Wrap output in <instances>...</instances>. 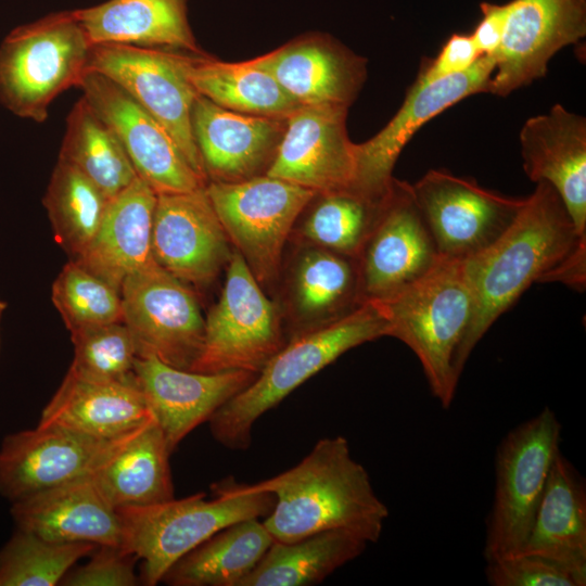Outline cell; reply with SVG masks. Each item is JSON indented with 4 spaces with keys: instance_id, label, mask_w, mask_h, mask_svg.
<instances>
[{
    "instance_id": "obj_18",
    "label": "cell",
    "mask_w": 586,
    "mask_h": 586,
    "mask_svg": "<svg viewBox=\"0 0 586 586\" xmlns=\"http://www.w3.org/2000/svg\"><path fill=\"white\" fill-rule=\"evenodd\" d=\"M205 187L157 194L152 255L187 284L207 285L227 267L234 250Z\"/></svg>"
},
{
    "instance_id": "obj_34",
    "label": "cell",
    "mask_w": 586,
    "mask_h": 586,
    "mask_svg": "<svg viewBox=\"0 0 586 586\" xmlns=\"http://www.w3.org/2000/svg\"><path fill=\"white\" fill-rule=\"evenodd\" d=\"M58 158L79 170L109 200L138 177L112 128L82 97L67 115Z\"/></svg>"
},
{
    "instance_id": "obj_33",
    "label": "cell",
    "mask_w": 586,
    "mask_h": 586,
    "mask_svg": "<svg viewBox=\"0 0 586 586\" xmlns=\"http://www.w3.org/2000/svg\"><path fill=\"white\" fill-rule=\"evenodd\" d=\"M196 92L217 105L244 114L286 118L298 105L276 79L252 61L228 63L183 55Z\"/></svg>"
},
{
    "instance_id": "obj_21",
    "label": "cell",
    "mask_w": 586,
    "mask_h": 586,
    "mask_svg": "<svg viewBox=\"0 0 586 586\" xmlns=\"http://www.w3.org/2000/svg\"><path fill=\"white\" fill-rule=\"evenodd\" d=\"M191 128L207 180L239 182L266 175L285 118L234 112L198 94Z\"/></svg>"
},
{
    "instance_id": "obj_19",
    "label": "cell",
    "mask_w": 586,
    "mask_h": 586,
    "mask_svg": "<svg viewBox=\"0 0 586 586\" xmlns=\"http://www.w3.org/2000/svg\"><path fill=\"white\" fill-rule=\"evenodd\" d=\"M347 109L301 105L293 111L266 175L316 193L352 188L356 143L347 135Z\"/></svg>"
},
{
    "instance_id": "obj_11",
    "label": "cell",
    "mask_w": 586,
    "mask_h": 586,
    "mask_svg": "<svg viewBox=\"0 0 586 586\" xmlns=\"http://www.w3.org/2000/svg\"><path fill=\"white\" fill-rule=\"evenodd\" d=\"M411 190L441 257L460 262L491 246L514 221L525 200L444 169L429 170Z\"/></svg>"
},
{
    "instance_id": "obj_43",
    "label": "cell",
    "mask_w": 586,
    "mask_h": 586,
    "mask_svg": "<svg viewBox=\"0 0 586 586\" xmlns=\"http://www.w3.org/2000/svg\"><path fill=\"white\" fill-rule=\"evenodd\" d=\"M480 8L482 20L470 35L481 55H493L502 39L508 11L507 3L482 2Z\"/></svg>"
},
{
    "instance_id": "obj_27",
    "label": "cell",
    "mask_w": 586,
    "mask_h": 586,
    "mask_svg": "<svg viewBox=\"0 0 586 586\" xmlns=\"http://www.w3.org/2000/svg\"><path fill=\"white\" fill-rule=\"evenodd\" d=\"M153 419L137 379L94 381L69 372L43 408L39 423L101 440L124 436Z\"/></svg>"
},
{
    "instance_id": "obj_15",
    "label": "cell",
    "mask_w": 586,
    "mask_h": 586,
    "mask_svg": "<svg viewBox=\"0 0 586 586\" xmlns=\"http://www.w3.org/2000/svg\"><path fill=\"white\" fill-rule=\"evenodd\" d=\"M495 71L493 55H481L469 68L425 85L413 82L387 125L371 139L355 144L353 189L373 199L391 192L392 171L405 145L430 119L480 92H488Z\"/></svg>"
},
{
    "instance_id": "obj_5",
    "label": "cell",
    "mask_w": 586,
    "mask_h": 586,
    "mask_svg": "<svg viewBox=\"0 0 586 586\" xmlns=\"http://www.w3.org/2000/svg\"><path fill=\"white\" fill-rule=\"evenodd\" d=\"M374 303L387 320V336L398 339L415 353L432 394L448 408L460 379L455 360L473 316V296L462 262L442 258L415 284Z\"/></svg>"
},
{
    "instance_id": "obj_8",
    "label": "cell",
    "mask_w": 586,
    "mask_h": 586,
    "mask_svg": "<svg viewBox=\"0 0 586 586\" xmlns=\"http://www.w3.org/2000/svg\"><path fill=\"white\" fill-rule=\"evenodd\" d=\"M212 205L230 240L259 284L280 276L286 241L315 191L262 175L239 182L208 181Z\"/></svg>"
},
{
    "instance_id": "obj_22",
    "label": "cell",
    "mask_w": 586,
    "mask_h": 586,
    "mask_svg": "<svg viewBox=\"0 0 586 586\" xmlns=\"http://www.w3.org/2000/svg\"><path fill=\"white\" fill-rule=\"evenodd\" d=\"M523 168L560 195L581 235H586V119L555 104L530 117L519 135Z\"/></svg>"
},
{
    "instance_id": "obj_28",
    "label": "cell",
    "mask_w": 586,
    "mask_h": 586,
    "mask_svg": "<svg viewBox=\"0 0 586 586\" xmlns=\"http://www.w3.org/2000/svg\"><path fill=\"white\" fill-rule=\"evenodd\" d=\"M170 455L153 418L123 436L91 476L116 509L162 504L175 498Z\"/></svg>"
},
{
    "instance_id": "obj_1",
    "label": "cell",
    "mask_w": 586,
    "mask_h": 586,
    "mask_svg": "<svg viewBox=\"0 0 586 586\" xmlns=\"http://www.w3.org/2000/svg\"><path fill=\"white\" fill-rule=\"evenodd\" d=\"M586 246L558 192L547 182L525 198L510 227L486 250L462 260L473 296V316L455 360L460 378L473 348L491 326L534 282Z\"/></svg>"
},
{
    "instance_id": "obj_24",
    "label": "cell",
    "mask_w": 586,
    "mask_h": 586,
    "mask_svg": "<svg viewBox=\"0 0 586 586\" xmlns=\"http://www.w3.org/2000/svg\"><path fill=\"white\" fill-rule=\"evenodd\" d=\"M251 61L298 105L348 107L366 75L361 58L322 38L292 41Z\"/></svg>"
},
{
    "instance_id": "obj_7",
    "label": "cell",
    "mask_w": 586,
    "mask_h": 586,
    "mask_svg": "<svg viewBox=\"0 0 586 586\" xmlns=\"http://www.w3.org/2000/svg\"><path fill=\"white\" fill-rule=\"evenodd\" d=\"M561 424L549 408L511 430L495 457V491L486 521L485 561L521 555L548 474L559 453Z\"/></svg>"
},
{
    "instance_id": "obj_17",
    "label": "cell",
    "mask_w": 586,
    "mask_h": 586,
    "mask_svg": "<svg viewBox=\"0 0 586 586\" xmlns=\"http://www.w3.org/2000/svg\"><path fill=\"white\" fill-rule=\"evenodd\" d=\"M122 437L101 440L41 423L9 434L0 446V495L13 502L91 475Z\"/></svg>"
},
{
    "instance_id": "obj_32",
    "label": "cell",
    "mask_w": 586,
    "mask_h": 586,
    "mask_svg": "<svg viewBox=\"0 0 586 586\" xmlns=\"http://www.w3.org/2000/svg\"><path fill=\"white\" fill-rule=\"evenodd\" d=\"M369 543L343 528L321 531L297 540H273L239 586H309L360 556Z\"/></svg>"
},
{
    "instance_id": "obj_4",
    "label": "cell",
    "mask_w": 586,
    "mask_h": 586,
    "mask_svg": "<svg viewBox=\"0 0 586 586\" xmlns=\"http://www.w3.org/2000/svg\"><path fill=\"white\" fill-rule=\"evenodd\" d=\"M204 493L145 507L117 508L123 530L122 548L142 561L141 579L154 586L182 556L220 530L272 510L275 497L232 477Z\"/></svg>"
},
{
    "instance_id": "obj_23",
    "label": "cell",
    "mask_w": 586,
    "mask_h": 586,
    "mask_svg": "<svg viewBox=\"0 0 586 586\" xmlns=\"http://www.w3.org/2000/svg\"><path fill=\"white\" fill-rule=\"evenodd\" d=\"M11 504L16 527L47 540L122 546L118 511L91 475Z\"/></svg>"
},
{
    "instance_id": "obj_41",
    "label": "cell",
    "mask_w": 586,
    "mask_h": 586,
    "mask_svg": "<svg viewBox=\"0 0 586 586\" xmlns=\"http://www.w3.org/2000/svg\"><path fill=\"white\" fill-rule=\"evenodd\" d=\"M137 557L116 546H98L90 560L69 570L61 581L65 586H135Z\"/></svg>"
},
{
    "instance_id": "obj_9",
    "label": "cell",
    "mask_w": 586,
    "mask_h": 586,
    "mask_svg": "<svg viewBox=\"0 0 586 586\" xmlns=\"http://www.w3.org/2000/svg\"><path fill=\"white\" fill-rule=\"evenodd\" d=\"M217 303L205 318L202 351L191 371L258 373L286 343L278 306L233 251Z\"/></svg>"
},
{
    "instance_id": "obj_38",
    "label": "cell",
    "mask_w": 586,
    "mask_h": 586,
    "mask_svg": "<svg viewBox=\"0 0 586 586\" xmlns=\"http://www.w3.org/2000/svg\"><path fill=\"white\" fill-rule=\"evenodd\" d=\"M51 297L68 331L123 322L120 292L74 259L59 272Z\"/></svg>"
},
{
    "instance_id": "obj_35",
    "label": "cell",
    "mask_w": 586,
    "mask_h": 586,
    "mask_svg": "<svg viewBox=\"0 0 586 586\" xmlns=\"http://www.w3.org/2000/svg\"><path fill=\"white\" fill-rule=\"evenodd\" d=\"M387 196L372 199L353 188L317 193L315 202L311 200L306 206L303 221L293 231L300 244L356 258Z\"/></svg>"
},
{
    "instance_id": "obj_44",
    "label": "cell",
    "mask_w": 586,
    "mask_h": 586,
    "mask_svg": "<svg viewBox=\"0 0 586 586\" xmlns=\"http://www.w3.org/2000/svg\"><path fill=\"white\" fill-rule=\"evenodd\" d=\"M5 307H7V304L5 302H3L1 298H0V322H1V319H2V315L5 310Z\"/></svg>"
},
{
    "instance_id": "obj_3",
    "label": "cell",
    "mask_w": 586,
    "mask_h": 586,
    "mask_svg": "<svg viewBox=\"0 0 586 586\" xmlns=\"http://www.w3.org/2000/svg\"><path fill=\"white\" fill-rule=\"evenodd\" d=\"M387 333L379 305L364 302L328 324L291 337L250 385L212 416L213 437L227 448L247 449L253 425L265 412L347 351Z\"/></svg>"
},
{
    "instance_id": "obj_6",
    "label": "cell",
    "mask_w": 586,
    "mask_h": 586,
    "mask_svg": "<svg viewBox=\"0 0 586 586\" xmlns=\"http://www.w3.org/2000/svg\"><path fill=\"white\" fill-rule=\"evenodd\" d=\"M91 49L74 11L13 28L0 43V104L20 118L43 123L54 99L78 87Z\"/></svg>"
},
{
    "instance_id": "obj_30",
    "label": "cell",
    "mask_w": 586,
    "mask_h": 586,
    "mask_svg": "<svg viewBox=\"0 0 586 586\" xmlns=\"http://www.w3.org/2000/svg\"><path fill=\"white\" fill-rule=\"evenodd\" d=\"M522 553L556 560L586 584V486L560 450L551 464Z\"/></svg>"
},
{
    "instance_id": "obj_10",
    "label": "cell",
    "mask_w": 586,
    "mask_h": 586,
    "mask_svg": "<svg viewBox=\"0 0 586 586\" xmlns=\"http://www.w3.org/2000/svg\"><path fill=\"white\" fill-rule=\"evenodd\" d=\"M123 322L137 356L190 370L204 341L205 318L194 291L156 262L128 276L122 284Z\"/></svg>"
},
{
    "instance_id": "obj_12",
    "label": "cell",
    "mask_w": 586,
    "mask_h": 586,
    "mask_svg": "<svg viewBox=\"0 0 586 586\" xmlns=\"http://www.w3.org/2000/svg\"><path fill=\"white\" fill-rule=\"evenodd\" d=\"M183 55L125 44L92 46L87 69L110 78L169 132L191 167L207 182L191 128L198 92L187 77Z\"/></svg>"
},
{
    "instance_id": "obj_37",
    "label": "cell",
    "mask_w": 586,
    "mask_h": 586,
    "mask_svg": "<svg viewBox=\"0 0 586 586\" xmlns=\"http://www.w3.org/2000/svg\"><path fill=\"white\" fill-rule=\"evenodd\" d=\"M98 545L58 543L16 528L0 549V586H54Z\"/></svg>"
},
{
    "instance_id": "obj_14",
    "label": "cell",
    "mask_w": 586,
    "mask_h": 586,
    "mask_svg": "<svg viewBox=\"0 0 586 586\" xmlns=\"http://www.w3.org/2000/svg\"><path fill=\"white\" fill-rule=\"evenodd\" d=\"M78 88L112 128L137 176L157 194L189 192L206 186L166 128L117 84L87 69Z\"/></svg>"
},
{
    "instance_id": "obj_42",
    "label": "cell",
    "mask_w": 586,
    "mask_h": 586,
    "mask_svg": "<svg viewBox=\"0 0 586 586\" xmlns=\"http://www.w3.org/2000/svg\"><path fill=\"white\" fill-rule=\"evenodd\" d=\"M480 56L481 53L471 35L454 34L444 43L437 56L421 66L415 82L425 85L463 72Z\"/></svg>"
},
{
    "instance_id": "obj_13",
    "label": "cell",
    "mask_w": 586,
    "mask_h": 586,
    "mask_svg": "<svg viewBox=\"0 0 586 586\" xmlns=\"http://www.w3.org/2000/svg\"><path fill=\"white\" fill-rule=\"evenodd\" d=\"M442 260L411 184L394 179L382 212L357 257L361 303L392 297Z\"/></svg>"
},
{
    "instance_id": "obj_25",
    "label": "cell",
    "mask_w": 586,
    "mask_h": 586,
    "mask_svg": "<svg viewBox=\"0 0 586 586\" xmlns=\"http://www.w3.org/2000/svg\"><path fill=\"white\" fill-rule=\"evenodd\" d=\"M157 193L137 177L107 201L101 224L74 259L120 292L125 279L155 262L152 226Z\"/></svg>"
},
{
    "instance_id": "obj_16",
    "label": "cell",
    "mask_w": 586,
    "mask_h": 586,
    "mask_svg": "<svg viewBox=\"0 0 586 586\" xmlns=\"http://www.w3.org/2000/svg\"><path fill=\"white\" fill-rule=\"evenodd\" d=\"M507 8L488 90L498 97L544 77L550 59L586 35L585 0H512Z\"/></svg>"
},
{
    "instance_id": "obj_39",
    "label": "cell",
    "mask_w": 586,
    "mask_h": 586,
    "mask_svg": "<svg viewBox=\"0 0 586 586\" xmlns=\"http://www.w3.org/2000/svg\"><path fill=\"white\" fill-rule=\"evenodd\" d=\"M69 332L74 358L67 372L94 381H136V344L124 322L88 326Z\"/></svg>"
},
{
    "instance_id": "obj_20",
    "label": "cell",
    "mask_w": 586,
    "mask_h": 586,
    "mask_svg": "<svg viewBox=\"0 0 586 586\" xmlns=\"http://www.w3.org/2000/svg\"><path fill=\"white\" fill-rule=\"evenodd\" d=\"M135 375L173 453L192 430L209 421L222 405L250 385L257 373L195 372L171 367L154 356H137Z\"/></svg>"
},
{
    "instance_id": "obj_31",
    "label": "cell",
    "mask_w": 586,
    "mask_h": 586,
    "mask_svg": "<svg viewBox=\"0 0 586 586\" xmlns=\"http://www.w3.org/2000/svg\"><path fill=\"white\" fill-rule=\"evenodd\" d=\"M273 540L259 518L233 523L178 559L162 582L171 586H239Z\"/></svg>"
},
{
    "instance_id": "obj_2",
    "label": "cell",
    "mask_w": 586,
    "mask_h": 586,
    "mask_svg": "<svg viewBox=\"0 0 586 586\" xmlns=\"http://www.w3.org/2000/svg\"><path fill=\"white\" fill-rule=\"evenodd\" d=\"M250 486L273 495V508L263 523L278 542L343 528L375 543L388 517L343 436L319 440L297 464Z\"/></svg>"
},
{
    "instance_id": "obj_29",
    "label": "cell",
    "mask_w": 586,
    "mask_h": 586,
    "mask_svg": "<svg viewBox=\"0 0 586 586\" xmlns=\"http://www.w3.org/2000/svg\"><path fill=\"white\" fill-rule=\"evenodd\" d=\"M74 14L92 46L125 44L200 53L187 0H107Z\"/></svg>"
},
{
    "instance_id": "obj_40",
    "label": "cell",
    "mask_w": 586,
    "mask_h": 586,
    "mask_svg": "<svg viewBox=\"0 0 586 586\" xmlns=\"http://www.w3.org/2000/svg\"><path fill=\"white\" fill-rule=\"evenodd\" d=\"M485 576L493 586H584L568 566L535 553L488 561Z\"/></svg>"
},
{
    "instance_id": "obj_36",
    "label": "cell",
    "mask_w": 586,
    "mask_h": 586,
    "mask_svg": "<svg viewBox=\"0 0 586 586\" xmlns=\"http://www.w3.org/2000/svg\"><path fill=\"white\" fill-rule=\"evenodd\" d=\"M107 201L86 176L58 158L42 202L56 242L72 258L94 237Z\"/></svg>"
},
{
    "instance_id": "obj_26",
    "label": "cell",
    "mask_w": 586,
    "mask_h": 586,
    "mask_svg": "<svg viewBox=\"0 0 586 586\" xmlns=\"http://www.w3.org/2000/svg\"><path fill=\"white\" fill-rule=\"evenodd\" d=\"M360 304L356 258L301 244L285 280L291 337L328 324Z\"/></svg>"
}]
</instances>
